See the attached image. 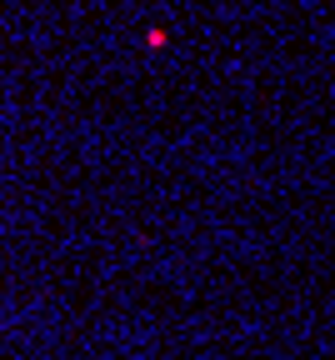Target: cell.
I'll return each mask as SVG.
<instances>
[{
  "mask_svg": "<svg viewBox=\"0 0 335 360\" xmlns=\"http://www.w3.org/2000/svg\"><path fill=\"white\" fill-rule=\"evenodd\" d=\"M140 40H146V51H165V45H170V30H165V25H151Z\"/></svg>",
  "mask_w": 335,
  "mask_h": 360,
  "instance_id": "6da1fadb",
  "label": "cell"
}]
</instances>
